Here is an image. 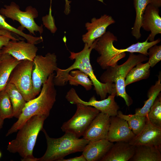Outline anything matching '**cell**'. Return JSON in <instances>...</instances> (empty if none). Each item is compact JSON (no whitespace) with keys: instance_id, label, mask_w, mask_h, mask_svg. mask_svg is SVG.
<instances>
[{"instance_id":"cell-6","label":"cell","mask_w":161,"mask_h":161,"mask_svg":"<svg viewBox=\"0 0 161 161\" xmlns=\"http://www.w3.org/2000/svg\"><path fill=\"white\" fill-rule=\"evenodd\" d=\"M76 111L69 120L64 122L61 129L79 138L83 136L92 121L100 112L94 107L78 103Z\"/></svg>"},{"instance_id":"cell-34","label":"cell","mask_w":161,"mask_h":161,"mask_svg":"<svg viewBox=\"0 0 161 161\" xmlns=\"http://www.w3.org/2000/svg\"><path fill=\"white\" fill-rule=\"evenodd\" d=\"M65 10L64 11V13L66 15H68L69 14L70 11V3L71 2L70 1H69L68 0H65ZM52 0H50V5L49 8V13H51V3Z\"/></svg>"},{"instance_id":"cell-33","label":"cell","mask_w":161,"mask_h":161,"mask_svg":"<svg viewBox=\"0 0 161 161\" xmlns=\"http://www.w3.org/2000/svg\"><path fill=\"white\" fill-rule=\"evenodd\" d=\"M60 161H87L86 159L83 155L82 154L78 157H76L67 159H63Z\"/></svg>"},{"instance_id":"cell-12","label":"cell","mask_w":161,"mask_h":161,"mask_svg":"<svg viewBox=\"0 0 161 161\" xmlns=\"http://www.w3.org/2000/svg\"><path fill=\"white\" fill-rule=\"evenodd\" d=\"M115 22L112 16L106 14L101 16L99 18H92L91 22L85 24L87 32L83 35V41L89 47H91L96 39L101 37L106 32V29L109 26Z\"/></svg>"},{"instance_id":"cell-4","label":"cell","mask_w":161,"mask_h":161,"mask_svg":"<svg viewBox=\"0 0 161 161\" xmlns=\"http://www.w3.org/2000/svg\"><path fill=\"white\" fill-rule=\"evenodd\" d=\"M42 131L45 137L47 148L44 155L37 158L36 161H60L69 154L83 151L89 142L83 138H77L69 133H65L58 138H52L44 129Z\"/></svg>"},{"instance_id":"cell-1","label":"cell","mask_w":161,"mask_h":161,"mask_svg":"<svg viewBox=\"0 0 161 161\" xmlns=\"http://www.w3.org/2000/svg\"><path fill=\"white\" fill-rule=\"evenodd\" d=\"M98 39L90 47L85 43L83 49L80 52H70L69 58L75 60L74 63L68 68L62 69L58 68L55 71L56 75L53 78L55 86H62L68 82L67 77L70 72L75 69L81 71L88 75L92 81L94 90L101 100L106 98L107 94H111L116 89L115 84L112 83H102L99 80L95 75L90 61V55Z\"/></svg>"},{"instance_id":"cell-37","label":"cell","mask_w":161,"mask_h":161,"mask_svg":"<svg viewBox=\"0 0 161 161\" xmlns=\"http://www.w3.org/2000/svg\"><path fill=\"white\" fill-rule=\"evenodd\" d=\"M4 122V120L2 118L0 115V130L3 127Z\"/></svg>"},{"instance_id":"cell-28","label":"cell","mask_w":161,"mask_h":161,"mask_svg":"<svg viewBox=\"0 0 161 161\" xmlns=\"http://www.w3.org/2000/svg\"><path fill=\"white\" fill-rule=\"evenodd\" d=\"M153 125L161 128V96L160 93L146 116Z\"/></svg>"},{"instance_id":"cell-24","label":"cell","mask_w":161,"mask_h":161,"mask_svg":"<svg viewBox=\"0 0 161 161\" xmlns=\"http://www.w3.org/2000/svg\"><path fill=\"white\" fill-rule=\"evenodd\" d=\"M132 68L127 74L125 80L126 86L131 83L148 78L150 75V65L148 62L140 63Z\"/></svg>"},{"instance_id":"cell-7","label":"cell","mask_w":161,"mask_h":161,"mask_svg":"<svg viewBox=\"0 0 161 161\" xmlns=\"http://www.w3.org/2000/svg\"><path fill=\"white\" fill-rule=\"evenodd\" d=\"M33 66V61H21L13 71L8 83L16 86L27 102L35 97L32 77Z\"/></svg>"},{"instance_id":"cell-15","label":"cell","mask_w":161,"mask_h":161,"mask_svg":"<svg viewBox=\"0 0 161 161\" xmlns=\"http://www.w3.org/2000/svg\"><path fill=\"white\" fill-rule=\"evenodd\" d=\"M135 136L126 120L117 116L110 117L107 140L112 143L129 142Z\"/></svg>"},{"instance_id":"cell-20","label":"cell","mask_w":161,"mask_h":161,"mask_svg":"<svg viewBox=\"0 0 161 161\" xmlns=\"http://www.w3.org/2000/svg\"><path fill=\"white\" fill-rule=\"evenodd\" d=\"M161 150L153 146L136 145L134 154L129 161H161Z\"/></svg>"},{"instance_id":"cell-39","label":"cell","mask_w":161,"mask_h":161,"mask_svg":"<svg viewBox=\"0 0 161 161\" xmlns=\"http://www.w3.org/2000/svg\"><path fill=\"white\" fill-rule=\"evenodd\" d=\"M1 152H0V158L1 157Z\"/></svg>"},{"instance_id":"cell-17","label":"cell","mask_w":161,"mask_h":161,"mask_svg":"<svg viewBox=\"0 0 161 161\" xmlns=\"http://www.w3.org/2000/svg\"><path fill=\"white\" fill-rule=\"evenodd\" d=\"M159 13V8L148 4L143 16L141 27L145 31H150L148 36L150 42L154 40L157 35L161 33V17Z\"/></svg>"},{"instance_id":"cell-30","label":"cell","mask_w":161,"mask_h":161,"mask_svg":"<svg viewBox=\"0 0 161 161\" xmlns=\"http://www.w3.org/2000/svg\"><path fill=\"white\" fill-rule=\"evenodd\" d=\"M0 115L4 120L13 117L11 103L5 89L0 91Z\"/></svg>"},{"instance_id":"cell-38","label":"cell","mask_w":161,"mask_h":161,"mask_svg":"<svg viewBox=\"0 0 161 161\" xmlns=\"http://www.w3.org/2000/svg\"><path fill=\"white\" fill-rule=\"evenodd\" d=\"M3 54L4 53L3 52L1 49H0V64L2 60Z\"/></svg>"},{"instance_id":"cell-26","label":"cell","mask_w":161,"mask_h":161,"mask_svg":"<svg viewBox=\"0 0 161 161\" xmlns=\"http://www.w3.org/2000/svg\"><path fill=\"white\" fill-rule=\"evenodd\" d=\"M67 80L71 85H80L86 91L91 90L93 85L88 75L78 69L71 71L67 77Z\"/></svg>"},{"instance_id":"cell-36","label":"cell","mask_w":161,"mask_h":161,"mask_svg":"<svg viewBox=\"0 0 161 161\" xmlns=\"http://www.w3.org/2000/svg\"><path fill=\"white\" fill-rule=\"evenodd\" d=\"M148 4L159 8L161 6V0H148Z\"/></svg>"},{"instance_id":"cell-25","label":"cell","mask_w":161,"mask_h":161,"mask_svg":"<svg viewBox=\"0 0 161 161\" xmlns=\"http://www.w3.org/2000/svg\"><path fill=\"white\" fill-rule=\"evenodd\" d=\"M148 0H133L134 7L136 12V17L131 33L137 40L141 36L140 29L141 28L143 16Z\"/></svg>"},{"instance_id":"cell-27","label":"cell","mask_w":161,"mask_h":161,"mask_svg":"<svg viewBox=\"0 0 161 161\" xmlns=\"http://www.w3.org/2000/svg\"><path fill=\"white\" fill-rule=\"evenodd\" d=\"M117 116L124 119L127 122L129 128L135 135L142 130L146 120V116H140L135 114H125L119 110Z\"/></svg>"},{"instance_id":"cell-35","label":"cell","mask_w":161,"mask_h":161,"mask_svg":"<svg viewBox=\"0 0 161 161\" xmlns=\"http://www.w3.org/2000/svg\"><path fill=\"white\" fill-rule=\"evenodd\" d=\"M0 35L7 36L10 38L12 40L18 41V39L16 38L11 35L10 32L6 30L0 29Z\"/></svg>"},{"instance_id":"cell-22","label":"cell","mask_w":161,"mask_h":161,"mask_svg":"<svg viewBox=\"0 0 161 161\" xmlns=\"http://www.w3.org/2000/svg\"><path fill=\"white\" fill-rule=\"evenodd\" d=\"M5 89L8 93L11 103L13 117L18 118L27 102L13 84L8 83Z\"/></svg>"},{"instance_id":"cell-14","label":"cell","mask_w":161,"mask_h":161,"mask_svg":"<svg viewBox=\"0 0 161 161\" xmlns=\"http://www.w3.org/2000/svg\"><path fill=\"white\" fill-rule=\"evenodd\" d=\"M1 50L3 53L8 54L19 61H33L38 49L34 44L11 40Z\"/></svg>"},{"instance_id":"cell-2","label":"cell","mask_w":161,"mask_h":161,"mask_svg":"<svg viewBox=\"0 0 161 161\" xmlns=\"http://www.w3.org/2000/svg\"><path fill=\"white\" fill-rule=\"evenodd\" d=\"M54 73L50 75L43 85L36 97L27 102L17 120L6 134L7 137L17 132L32 117L42 115L47 117L56 100L57 91L53 82Z\"/></svg>"},{"instance_id":"cell-5","label":"cell","mask_w":161,"mask_h":161,"mask_svg":"<svg viewBox=\"0 0 161 161\" xmlns=\"http://www.w3.org/2000/svg\"><path fill=\"white\" fill-rule=\"evenodd\" d=\"M148 60L147 56L143 54L136 55L134 53H130L127 60L123 64L108 67L101 75L100 81L104 83H114L116 96L123 98L126 105L129 106L133 101L126 91L125 81L126 77L130 70L137 64Z\"/></svg>"},{"instance_id":"cell-16","label":"cell","mask_w":161,"mask_h":161,"mask_svg":"<svg viewBox=\"0 0 161 161\" xmlns=\"http://www.w3.org/2000/svg\"><path fill=\"white\" fill-rule=\"evenodd\" d=\"M110 117L100 112L90 124L83 135V138L89 142L106 139L110 125Z\"/></svg>"},{"instance_id":"cell-21","label":"cell","mask_w":161,"mask_h":161,"mask_svg":"<svg viewBox=\"0 0 161 161\" xmlns=\"http://www.w3.org/2000/svg\"><path fill=\"white\" fill-rule=\"evenodd\" d=\"M21 61L7 53H4L0 64V91L4 89L13 71Z\"/></svg>"},{"instance_id":"cell-10","label":"cell","mask_w":161,"mask_h":161,"mask_svg":"<svg viewBox=\"0 0 161 161\" xmlns=\"http://www.w3.org/2000/svg\"><path fill=\"white\" fill-rule=\"evenodd\" d=\"M117 38L113 33L107 31L98 38L94 49L100 55L97 62L103 69L109 66H114L118 62L123 58L116 53L113 48V43L117 41Z\"/></svg>"},{"instance_id":"cell-32","label":"cell","mask_w":161,"mask_h":161,"mask_svg":"<svg viewBox=\"0 0 161 161\" xmlns=\"http://www.w3.org/2000/svg\"><path fill=\"white\" fill-rule=\"evenodd\" d=\"M11 40L8 37L3 35H0V50L6 46Z\"/></svg>"},{"instance_id":"cell-19","label":"cell","mask_w":161,"mask_h":161,"mask_svg":"<svg viewBox=\"0 0 161 161\" xmlns=\"http://www.w3.org/2000/svg\"><path fill=\"white\" fill-rule=\"evenodd\" d=\"M135 146L125 142H116L100 161H128L134 154Z\"/></svg>"},{"instance_id":"cell-13","label":"cell","mask_w":161,"mask_h":161,"mask_svg":"<svg viewBox=\"0 0 161 161\" xmlns=\"http://www.w3.org/2000/svg\"><path fill=\"white\" fill-rule=\"evenodd\" d=\"M146 117L145 123L142 130L129 143L134 146H153L161 150V128L152 125Z\"/></svg>"},{"instance_id":"cell-11","label":"cell","mask_w":161,"mask_h":161,"mask_svg":"<svg viewBox=\"0 0 161 161\" xmlns=\"http://www.w3.org/2000/svg\"><path fill=\"white\" fill-rule=\"evenodd\" d=\"M116 95L115 89L107 98L97 100L94 96L88 101H86L81 99L77 94L75 89L71 88L67 92L65 98L72 104L76 105L80 103L91 106L95 107L100 112L106 114L110 117H112L117 115L118 111L120 108L115 100V97Z\"/></svg>"},{"instance_id":"cell-8","label":"cell","mask_w":161,"mask_h":161,"mask_svg":"<svg viewBox=\"0 0 161 161\" xmlns=\"http://www.w3.org/2000/svg\"><path fill=\"white\" fill-rule=\"evenodd\" d=\"M57 61L55 53L49 52L45 56L37 55L34 58L32 77L33 92L35 97L39 94L43 85L49 75L57 70Z\"/></svg>"},{"instance_id":"cell-29","label":"cell","mask_w":161,"mask_h":161,"mask_svg":"<svg viewBox=\"0 0 161 161\" xmlns=\"http://www.w3.org/2000/svg\"><path fill=\"white\" fill-rule=\"evenodd\" d=\"M0 29L8 30L17 34L24 38L27 42L35 44L37 42L42 39L41 36L39 37H34L32 35L24 33L20 30L17 29L7 23L5 20V18L0 13Z\"/></svg>"},{"instance_id":"cell-18","label":"cell","mask_w":161,"mask_h":161,"mask_svg":"<svg viewBox=\"0 0 161 161\" xmlns=\"http://www.w3.org/2000/svg\"><path fill=\"white\" fill-rule=\"evenodd\" d=\"M113 144L106 139L89 141L85 146L82 154L87 161H100Z\"/></svg>"},{"instance_id":"cell-9","label":"cell","mask_w":161,"mask_h":161,"mask_svg":"<svg viewBox=\"0 0 161 161\" xmlns=\"http://www.w3.org/2000/svg\"><path fill=\"white\" fill-rule=\"evenodd\" d=\"M0 13L13 21L18 22L23 28L27 29L31 33L35 35V32L40 34L43 32V26H38L34 19L38 16L36 9L31 6L27 7L25 11L20 9L19 6L14 2L9 5H4L0 10Z\"/></svg>"},{"instance_id":"cell-31","label":"cell","mask_w":161,"mask_h":161,"mask_svg":"<svg viewBox=\"0 0 161 161\" xmlns=\"http://www.w3.org/2000/svg\"><path fill=\"white\" fill-rule=\"evenodd\" d=\"M149 56L148 62L150 67H154L161 60V45H155L148 49Z\"/></svg>"},{"instance_id":"cell-23","label":"cell","mask_w":161,"mask_h":161,"mask_svg":"<svg viewBox=\"0 0 161 161\" xmlns=\"http://www.w3.org/2000/svg\"><path fill=\"white\" fill-rule=\"evenodd\" d=\"M161 91V74L160 72L158 76L157 80L148 91V99L145 101L144 105L142 108L135 110V114L140 116L146 117Z\"/></svg>"},{"instance_id":"cell-3","label":"cell","mask_w":161,"mask_h":161,"mask_svg":"<svg viewBox=\"0 0 161 161\" xmlns=\"http://www.w3.org/2000/svg\"><path fill=\"white\" fill-rule=\"evenodd\" d=\"M42 115L34 116L18 131L15 139L9 142L7 149L10 153H18L22 161H36L33 151L39 133L42 131L45 120Z\"/></svg>"}]
</instances>
